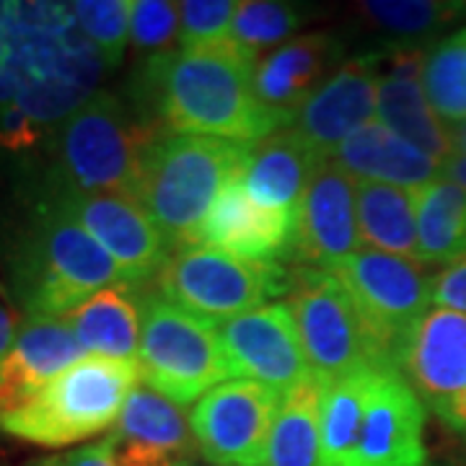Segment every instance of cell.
<instances>
[{
  "instance_id": "cell-1",
  "label": "cell",
  "mask_w": 466,
  "mask_h": 466,
  "mask_svg": "<svg viewBox=\"0 0 466 466\" xmlns=\"http://www.w3.org/2000/svg\"><path fill=\"white\" fill-rule=\"evenodd\" d=\"M254 66L257 60L238 50L231 36L210 47L150 55L140 70V96L158 130L251 146L290 127L257 96Z\"/></svg>"
},
{
  "instance_id": "cell-2",
  "label": "cell",
  "mask_w": 466,
  "mask_h": 466,
  "mask_svg": "<svg viewBox=\"0 0 466 466\" xmlns=\"http://www.w3.org/2000/svg\"><path fill=\"white\" fill-rule=\"evenodd\" d=\"M0 66L16 84V104L45 130L66 122L96 94L106 63L88 42L70 3H11Z\"/></svg>"
},
{
  "instance_id": "cell-3",
  "label": "cell",
  "mask_w": 466,
  "mask_h": 466,
  "mask_svg": "<svg viewBox=\"0 0 466 466\" xmlns=\"http://www.w3.org/2000/svg\"><path fill=\"white\" fill-rule=\"evenodd\" d=\"M247 143L202 135H150L140 153L130 200L164 233L168 247H187L226 187L238 179Z\"/></svg>"
},
{
  "instance_id": "cell-4",
  "label": "cell",
  "mask_w": 466,
  "mask_h": 466,
  "mask_svg": "<svg viewBox=\"0 0 466 466\" xmlns=\"http://www.w3.org/2000/svg\"><path fill=\"white\" fill-rule=\"evenodd\" d=\"M11 267L29 317L66 319L94 293L127 280L99 241L52 200L21 236Z\"/></svg>"
},
{
  "instance_id": "cell-5",
  "label": "cell",
  "mask_w": 466,
  "mask_h": 466,
  "mask_svg": "<svg viewBox=\"0 0 466 466\" xmlns=\"http://www.w3.org/2000/svg\"><path fill=\"white\" fill-rule=\"evenodd\" d=\"M140 381L135 360L86 355L52 379L24 410L0 422V431L36 446L60 449L115 428L125 401Z\"/></svg>"
},
{
  "instance_id": "cell-6",
  "label": "cell",
  "mask_w": 466,
  "mask_h": 466,
  "mask_svg": "<svg viewBox=\"0 0 466 466\" xmlns=\"http://www.w3.org/2000/svg\"><path fill=\"white\" fill-rule=\"evenodd\" d=\"M288 288L290 275L278 262L244 259L202 244L177 247L156 272V293L210 329L262 309Z\"/></svg>"
},
{
  "instance_id": "cell-7",
  "label": "cell",
  "mask_w": 466,
  "mask_h": 466,
  "mask_svg": "<svg viewBox=\"0 0 466 466\" xmlns=\"http://www.w3.org/2000/svg\"><path fill=\"white\" fill-rule=\"evenodd\" d=\"M140 314V381L156 394L182 407L236 379L216 329L179 311L156 290H143Z\"/></svg>"
},
{
  "instance_id": "cell-8",
  "label": "cell",
  "mask_w": 466,
  "mask_h": 466,
  "mask_svg": "<svg viewBox=\"0 0 466 466\" xmlns=\"http://www.w3.org/2000/svg\"><path fill=\"white\" fill-rule=\"evenodd\" d=\"M153 130L137 122L115 94L96 91L60 125L63 187L78 192H133L140 153Z\"/></svg>"
},
{
  "instance_id": "cell-9",
  "label": "cell",
  "mask_w": 466,
  "mask_h": 466,
  "mask_svg": "<svg viewBox=\"0 0 466 466\" xmlns=\"http://www.w3.org/2000/svg\"><path fill=\"white\" fill-rule=\"evenodd\" d=\"M332 275L345 285L366 321L379 366L400 370L410 334L433 309V278L417 262L379 249H360Z\"/></svg>"
},
{
  "instance_id": "cell-10",
  "label": "cell",
  "mask_w": 466,
  "mask_h": 466,
  "mask_svg": "<svg viewBox=\"0 0 466 466\" xmlns=\"http://www.w3.org/2000/svg\"><path fill=\"white\" fill-rule=\"evenodd\" d=\"M288 290L300 345L321 386L360 368H381L366 321L337 275L300 267L290 275Z\"/></svg>"
},
{
  "instance_id": "cell-11",
  "label": "cell",
  "mask_w": 466,
  "mask_h": 466,
  "mask_svg": "<svg viewBox=\"0 0 466 466\" xmlns=\"http://www.w3.org/2000/svg\"><path fill=\"white\" fill-rule=\"evenodd\" d=\"M280 404V391L249 379L218 383L189 415L198 449L216 466H262Z\"/></svg>"
},
{
  "instance_id": "cell-12",
  "label": "cell",
  "mask_w": 466,
  "mask_h": 466,
  "mask_svg": "<svg viewBox=\"0 0 466 466\" xmlns=\"http://www.w3.org/2000/svg\"><path fill=\"white\" fill-rule=\"evenodd\" d=\"M216 334L233 376H247L249 381L269 386L283 397L290 389L314 379L288 303H267L218 327Z\"/></svg>"
},
{
  "instance_id": "cell-13",
  "label": "cell",
  "mask_w": 466,
  "mask_h": 466,
  "mask_svg": "<svg viewBox=\"0 0 466 466\" xmlns=\"http://www.w3.org/2000/svg\"><path fill=\"white\" fill-rule=\"evenodd\" d=\"M360 249L355 182L332 158H324L300 202L288 257L300 267L334 272Z\"/></svg>"
},
{
  "instance_id": "cell-14",
  "label": "cell",
  "mask_w": 466,
  "mask_h": 466,
  "mask_svg": "<svg viewBox=\"0 0 466 466\" xmlns=\"http://www.w3.org/2000/svg\"><path fill=\"white\" fill-rule=\"evenodd\" d=\"M91 233L130 283H143L167 262L168 241L127 195L78 192L57 184L50 198Z\"/></svg>"
},
{
  "instance_id": "cell-15",
  "label": "cell",
  "mask_w": 466,
  "mask_h": 466,
  "mask_svg": "<svg viewBox=\"0 0 466 466\" xmlns=\"http://www.w3.org/2000/svg\"><path fill=\"white\" fill-rule=\"evenodd\" d=\"M425 464V404L397 368H373L355 466Z\"/></svg>"
},
{
  "instance_id": "cell-16",
  "label": "cell",
  "mask_w": 466,
  "mask_h": 466,
  "mask_svg": "<svg viewBox=\"0 0 466 466\" xmlns=\"http://www.w3.org/2000/svg\"><path fill=\"white\" fill-rule=\"evenodd\" d=\"M379 55H363L339 66L300 106L290 127L329 158L350 135L366 127L376 116L379 99Z\"/></svg>"
},
{
  "instance_id": "cell-17",
  "label": "cell",
  "mask_w": 466,
  "mask_h": 466,
  "mask_svg": "<svg viewBox=\"0 0 466 466\" xmlns=\"http://www.w3.org/2000/svg\"><path fill=\"white\" fill-rule=\"evenodd\" d=\"M428 50L420 47H391L379 55V99L376 119L391 133L404 137L415 148L435 161L453 156L451 127L435 115L433 104L422 86V67Z\"/></svg>"
},
{
  "instance_id": "cell-18",
  "label": "cell",
  "mask_w": 466,
  "mask_h": 466,
  "mask_svg": "<svg viewBox=\"0 0 466 466\" xmlns=\"http://www.w3.org/2000/svg\"><path fill=\"white\" fill-rule=\"evenodd\" d=\"M400 373L435 415L466 394V314L431 309L401 352Z\"/></svg>"
},
{
  "instance_id": "cell-19",
  "label": "cell",
  "mask_w": 466,
  "mask_h": 466,
  "mask_svg": "<svg viewBox=\"0 0 466 466\" xmlns=\"http://www.w3.org/2000/svg\"><path fill=\"white\" fill-rule=\"evenodd\" d=\"M109 438L116 466H189L200 453L182 407L140 383Z\"/></svg>"
},
{
  "instance_id": "cell-20",
  "label": "cell",
  "mask_w": 466,
  "mask_h": 466,
  "mask_svg": "<svg viewBox=\"0 0 466 466\" xmlns=\"http://www.w3.org/2000/svg\"><path fill=\"white\" fill-rule=\"evenodd\" d=\"M293 231L296 216L257 205L236 179L210 208L192 244L228 251L244 259L272 262L290 254Z\"/></svg>"
},
{
  "instance_id": "cell-21",
  "label": "cell",
  "mask_w": 466,
  "mask_h": 466,
  "mask_svg": "<svg viewBox=\"0 0 466 466\" xmlns=\"http://www.w3.org/2000/svg\"><path fill=\"white\" fill-rule=\"evenodd\" d=\"M321 161L324 156H319L293 127H285L247 148L238 184L257 205L299 216L303 195Z\"/></svg>"
},
{
  "instance_id": "cell-22",
  "label": "cell",
  "mask_w": 466,
  "mask_h": 466,
  "mask_svg": "<svg viewBox=\"0 0 466 466\" xmlns=\"http://www.w3.org/2000/svg\"><path fill=\"white\" fill-rule=\"evenodd\" d=\"M339 57V42L329 34H306L262 55L254 66V91L267 109L290 125L306 99L324 84Z\"/></svg>"
},
{
  "instance_id": "cell-23",
  "label": "cell",
  "mask_w": 466,
  "mask_h": 466,
  "mask_svg": "<svg viewBox=\"0 0 466 466\" xmlns=\"http://www.w3.org/2000/svg\"><path fill=\"white\" fill-rule=\"evenodd\" d=\"M329 158L358 182L391 184L412 192L435 182L441 174V161L391 133L379 119L350 135Z\"/></svg>"
},
{
  "instance_id": "cell-24",
  "label": "cell",
  "mask_w": 466,
  "mask_h": 466,
  "mask_svg": "<svg viewBox=\"0 0 466 466\" xmlns=\"http://www.w3.org/2000/svg\"><path fill=\"white\" fill-rule=\"evenodd\" d=\"M140 299V283L122 280L94 293L76 311H70L66 321L88 355L137 363L143 332Z\"/></svg>"
},
{
  "instance_id": "cell-25",
  "label": "cell",
  "mask_w": 466,
  "mask_h": 466,
  "mask_svg": "<svg viewBox=\"0 0 466 466\" xmlns=\"http://www.w3.org/2000/svg\"><path fill=\"white\" fill-rule=\"evenodd\" d=\"M417 265L449 267L466 257V189L435 179L415 192Z\"/></svg>"
},
{
  "instance_id": "cell-26",
  "label": "cell",
  "mask_w": 466,
  "mask_h": 466,
  "mask_svg": "<svg viewBox=\"0 0 466 466\" xmlns=\"http://www.w3.org/2000/svg\"><path fill=\"white\" fill-rule=\"evenodd\" d=\"M363 244L417 262L415 192L391 184L355 182Z\"/></svg>"
},
{
  "instance_id": "cell-27",
  "label": "cell",
  "mask_w": 466,
  "mask_h": 466,
  "mask_svg": "<svg viewBox=\"0 0 466 466\" xmlns=\"http://www.w3.org/2000/svg\"><path fill=\"white\" fill-rule=\"evenodd\" d=\"M373 366L360 368L321 391L319 466H355Z\"/></svg>"
},
{
  "instance_id": "cell-28",
  "label": "cell",
  "mask_w": 466,
  "mask_h": 466,
  "mask_svg": "<svg viewBox=\"0 0 466 466\" xmlns=\"http://www.w3.org/2000/svg\"><path fill=\"white\" fill-rule=\"evenodd\" d=\"M321 391L324 386L311 379L285 394L267 438L262 466H319Z\"/></svg>"
},
{
  "instance_id": "cell-29",
  "label": "cell",
  "mask_w": 466,
  "mask_h": 466,
  "mask_svg": "<svg viewBox=\"0 0 466 466\" xmlns=\"http://www.w3.org/2000/svg\"><path fill=\"white\" fill-rule=\"evenodd\" d=\"M358 14L366 18L370 29L397 39V47H422L466 18L464 0H363Z\"/></svg>"
},
{
  "instance_id": "cell-30",
  "label": "cell",
  "mask_w": 466,
  "mask_h": 466,
  "mask_svg": "<svg viewBox=\"0 0 466 466\" xmlns=\"http://www.w3.org/2000/svg\"><path fill=\"white\" fill-rule=\"evenodd\" d=\"M8 355L32 381L45 389L52 379L84 360L88 352L81 348L66 319L26 317Z\"/></svg>"
},
{
  "instance_id": "cell-31",
  "label": "cell",
  "mask_w": 466,
  "mask_h": 466,
  "mask_svg": "<svg viewBox=\"0 0 466 466\" xmlns=\"http://www.w3.org/2000/svg\"><path fill=\"white\" fill-rule=\"evenodd\" d=\"M422 86L451 130L466 125V26L438 39L425 55Z\"/></svg>"
},
{
  "instance_id": "cell-32",
  "label": "cell",
  "mask_w": 466,
  "mask_h": 466,
  "mask_svg": "<svg viewBox=\"0 0 466 466\" xmlns=\"http://www.w3.org/2000/svg\"><path fill=\"white\" fill-rule=\"evenodd\" d=\"M306 21V14L278 0H244L236 5L231 24V42L249 57L259 60L262 52H272Z\"/></svg>"
},
{
  "instance_id": "cell-33",
  "label": "cell",
  "mask_w": 466,
  "mask_h": 466,
  "mask_svg": "<svg viewBox=\"0 0 466 466\" xmlns=\"http://www.w3.org/2000/svg\"><path fill=\"white\" fill-rule=\"evenodd\" d=\"M70 11L104 63L109 67L119 66L130 42L133 0H76L70 3Z\"/></svg>"
},
{
  "instance_id": "cell-34",
  "label": "cell",
  "mask_w": 466,
  "mask_h": 466,
  "mask_svg": "<svg viewBox=\"0 0 466 466\" xmlns=\"http://www.w3.org/2000/svg\"><path fill=\"white\" fill-rule=\"evenodd\" d=\"M233 0H184L179 3V47H210L231 36Z\"/></svg>"
},
{
  "instance_id": "cell-35",
  "label": "cell",
  "mask_w": 466,
  "mask_h": 466,
  "mask_svg": "<svg viewBox=\"0 0 466 466\" xmlns=\"http://www.w3.org/2000/svg\"><path fill=\"white\" fill-rule=\"evenodd\" d=\"M179 36V3L167 0H133L130 42L137 50L161 55Z\"/></svg>"
},
{
  "instance_id": "cell-36",
  "label": "cell",
  "mask_w": 466,
  "mask_h": 466,
  "mask_svg": "<svg viewBox=\"0 0 466 466\" xmlns=\"http://www.w3.org/2000/svg\"><path fill=\"white\" fill-rule=\"evenodd\" d=\"M431 303L435 309L466 314V257L435 272L431 283Z\"/></svg>"
},
{
  "instance_id": "cell-37",
  "label": "cell",
  "mask_w": 466,
  "mask_h": 466,
  "mask_svg": "<svg viewBox=\"0 0 466 466\" xmlns=\"http://www.w3.org/2000/svg\"><path fill=\"white\" fill-rule=\"evenodd\" d=\"M39 135H42V127L21 106H3L0 109V146L3 148H32L39 140Z\"/></svg>"
},
{
  "instance_id": "cell-38",
  "label": "cell",
  "mask_w": 466,
  "mask_h": 466,
  "mask_svg": "<svg viewBox=\"0 0 466 466\" xmlns=\"http://www.w3.org/2000/svg\"><path fill=\"white\" fill-rule=\"evenodd\" d=\"M34 466H116L115 451H112V438H104L99 443L81 446V449L66 451L50 459H42Z\"/></svg>"
},
{
  "instance_id": "cell-39",
  "label": "cell",
  "mask_w": 466,
  "mask_h": 466,
  "mask_svg": "<svg viewBox=\"0 0 466 466\" xmlns=\"http://www.w3.org/2000/svg\"><path fill=\"white\" fill-rule=\"evenodd\" d=\"M435 417L449 428L451 433H456L459 438H464L466 441V394L464 397H459L453 404H449L443 412H438Z\"/></svg>"
},
{
  "instance_id": "cell-40",
  "label": "cell",
  "mask_w": 466,
  "mask_h": 466,
  "mask_svg": "<svg viewBox=\"0 0 466 466\" xmlns=\"http://www.w3.org/2000/svg\"><path fill=\"white\" fill-rule=\"evenodd\" d=\"M438 177L446 179V182L459 184V187L466 189V153H453L451 158H446L441 164V174Z\"/></svg>"
},
{
  "instance_id": "cell-41",
  "label": "cell",
  "mask_w": 466,
  "mask_h": 466,
  "mask_svg": "<svg viewBox=\"0 0 466 466\" xmlns=\"http://www.w3.org/2000/svg\"><path fill=\"white\" fill-rule=\"evenodd\" d=\"M16 317L0 303V358L8 352V350L14 348V342H16Z\"/></svg>"
},
{
  "instance_id": "cell-42",
  "label": "cell",
  "mask_w": 466,
  "mask_h": 466,
  "mask_svg": "<svg viewBox=\"0 0 466 466\" xmlns=\"http://www.w3.org/2000/svg\"><path fill=\"white\" fill-rule=\"evenodd\" d=\"M451 135H453V153H466V125L453 127Z\"/></svg>"
}]
</instances>
